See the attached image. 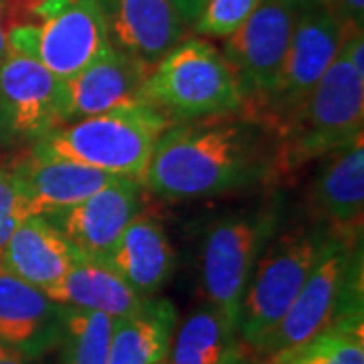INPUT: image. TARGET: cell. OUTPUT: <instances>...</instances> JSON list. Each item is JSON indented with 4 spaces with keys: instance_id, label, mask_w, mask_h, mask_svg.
<instances>
[{
    "instance_id": "cell-26",
    "label": "cell",
    "mask_w": 364,
    "mask_h": 364,
    "mask_svg": "<svg viewBox=\"0 0 364 364\" xmlns=\"http://www.w3.org/2000/svg\"><path fill=\"white\" fill-rule=\"evenodd\" d=\"M37 210L26 196L13 162L0 164V253L11 235Z\"/></svg>"
},
{
    "instance_id": "cell-15",
    "label": "cell",
    "mask_w": 364,
    "mask_h": 364,
    "mask_svg": "<svg viewBox=\"0 0 364 364\" xmlns=\"http://www.w3.org/2000/svg\"><path fill=\"white\" fill-rule=\"evenodd\" d=\"M63 306L0 265V344L28 360L59 346Z\"/></svg>"
},
{
    "instance_id": "cell-32",
    "label": "cell",
    "mask_w": 364,
    "mask_h": 364,
    "mask_svg": "<svg viewBox=\"0 0 364 364\" xmlns=\"http://www.w3.org/2000/svg\"><path fill=\"white\" fill-rule=\"evenodd\" d=\"M291 2H298V4H306V2H312V0H291Z\"/></svg>"
},
{
    "instance_id": "cell-19",
    "label": "cell",
    "mask_w": 364,
    "mask_h": 364,
    "mask_svg": "<svg viewBox=\"0 0 364 364\" xmlns=\"http://www.w3.org/2000/svg\"><path fill=\"white\" fill-rule=\"evenodd\" d=\"M81 255L47 217H28L6 241L0 265L31 286L49 291Z\"/></svg>"
},
{
    "instance_id": "cell-28",
    "label": "cell",
    "mask_w": 364,
    "mask_h": 364,
    "mask_svg": "<svg viewBox=\"0 0 364 364\" xmlns=\"http://www.w3.org/2000/svg\"><path fill=\"white\" fill-rule=\"evenodd\" d=\"M338 18L348 26L364 28V0H326Z\"/></svg>"
},
{
    "instance_id": "cell-33",
    "label": "cell",
    "mask_w": 364,
    "mask_h": 364,
    "mask_svg": "<svg viewBox=\"0 0 364 364\" xmlns=\"http://www.w3.org/2000/svg\"><path fill=\"white\" fill-rule=\"evenodd\" d=\"M160 364H168V360H164V363H160Z\"/></svg>"
},
{
    "instance_id": "cell-12",
    "label": "cell",
    "mask_w": 364,
    "mask_h": 364,
    "mask_svg": "<svg viewBox=\"0 0 364 364\" xmlns=\"http://www.w3.org/2000/svg\"><path fill=\"white\" fill-rule=\"evenodd\" d=\"M142 195L140 181L117 178L77 205L47 215V219L81 255L102 259L142 210Z\"/></svg>"
},
{
    "instance_id": "cell-30",
    "label": "cell",
    "mask_w": 364,
    "mask_h": 364,
    "mask_svg": "<svg viewBox=\"0 0 364 364\" xmlns=\"http://www.w3.org/2000/svg\"><path fill=\"white\" fill-rule=\"evenodd\" d=\"M0 364H43V358L41 360H28L25 356H21L18 352L0 344Z\"/></svg>"
},
{
    "instance_id": "cell-3",
    "label": "cell",
    "mask_w": 364,
    "mask_h": 364,
    "mask_svg": "<svg viewBox=\"0 0 364 364\" xmlns=\"http://www.w3.org/2000/svg\"><path fill=\"white\" fill-rule=\"evenodd\" d=\"M287 208L286 193L272 188L259 200L215 217L203 231L198 249L203 298L235 326L249 277L265 245L287 221Z\"/></svg>"
},
{
    "instance_id": "cell-11",
    "label": "cell",
    "mask_w": 364,
    "mask_h": 364,
    "mask_svg": "<svg viewBox=\"0 0 364 364\" xmlns=\"http://www.w3.org/2000/svg\"><path fill=\"white\" fill-rule=\"evenodd\" d=\"M59 87L39 61L9 47L0 59V144H35L61 126Z\"/></svg>"
},
{
    "instance_id": "cell-8",
    "label": "cell",
    "mask_w": 364,
    "mask_h": 364,
    "mask_svg": "<svg viewBox=\"0 0 364 364\" xmlns=\"http://www.w3.org/2000/svg\"><path fill=\"white\" fill-rule=\"evenodd\" d=\"M6 43L59 81L77 75L112 47L97 0H49L45 16L11 28Z\"/></svg>"
},
{
    "instance_id": "cell-21",
    "label": "cell",
    "mask_w": 364,
    "mask_h": 364,
    "mask_svg": "<svg viewBox=\"0 0 364 364\" xmlns=\"http://www.w3.org/2000/svg\"><path fill=\"white\" fill-rule=\"evenodd\" d=\"M168 364H255L237 326L215 306L203 304L176 324Z\"/></svg>"
},
{
    "instance_id": "cell-5",
    "label": "cell",
    "mask_w": 364,
    "mask_h": 364,
    "mask_svg": "<svg viewBox=\"0 0 364 364\" xmlns=\"http://www.w3.org/2000/svg\"><path fill=\"white\" fill-rule=\"evenodd\" d=\"M364 71L342 53L326 69L306 102L277 130L279 178L294 174L363 136Z\"/></svg>"
},
{
    "instance_id": "cell-27",
    "label": "cell",
    "mask_w": 364,
    "mask_h": 364,
    "mask_svg": "<svg viewBox=\"0 0 364 364\" xmlns=\"http://www.w3.org/2000/svg\"><path fill=\"white\" fill-rule=\"evenodd\" d=\"M47 2L49 0H0V18L4 31L9 33L14 26L37 23Z\"/></svg>"
},
{
    "instance_id": "cell-1",
    "label": "cell",
    "mask_w": 364,
    "mask_h": 364,
    "mask_svg": "<svg viewBox=\"0 0 364 364\" xmlns=\"http://www.w3.org/2000/svg\"><path fill=\"white\" fill-rule=\"evenodd\" d=\"M279 184L277 130L249 109L170 124L142 178L144 193L172 203Z\"/></svg>"
},
{
    "instance_id": "cell-23",
    "label": "cell",
    "mask_w": 364,
    "mask_h": 364,
    "mask_svg": "<svg viewBox=\"0 0 364 364\" xmlns=\"http://www.w3.org/2000/svg\"><path fill=\"white\" fill-rule=\"evenodd\" d=\"M114 318L100 312L63 306L61 364H107Z\"/></svg>"
},
{
    "instance_id": "cell-16",
    "label": "cell",
    "mask_w": 364,
    "mask_h": 364,
    "mask_svg": "<svg viewBox=\"0 0 364 364\" xmlns=\"http://www.w3.org/2000/svg\"><path fill=\"white\" fill-rule=\"evenodd\" d=\"M102 261L146 299L156 298L176 269V253L162 223L144 208Z\"/></svg>"
},
{
    "instance_id": "cell-7",
    "label": "cell",
    "mask_w": 364,
    "mask_h": 364,
    "mask_svg": "<svg viewBox=\"0 0 364 364\" xmlns=\"http://www.w3.org/2000/svg\"><path fill=\"white\" fill-rule=\"evenodd\" d=\"M142 100L170 124L235 114L245 107L231 65L213 43L200 37L182 39L150 67Z\"/></svg>"
},
{
    "instance_id": "cell-10",
    "label": "cell",
    "mask_w": 364,
    "mask_h": 364,
    "mask_svg": "<svg viewBox=\"0 0 364 364\" xmlns=\"http://www.w3.org/2000/svg\"><path fill=\"white\" fill-rule=\"evenodd\" d=\"M299 9L301 4L291 0H261L247 21L225 39L221 53L243 93V109L257 112L275 87Z\"/></svg>"
},
{
    "instance_id": "cell-2",
    "label": "cell",
    "mask_w": 364,
    "mask_h": 364,
    "mask_svg": "<svg viewBox=\"0 0 364 364\" xmlns=\"http://www.w3.org/2000/svg\"><path fill=\"white\" fill-rule=\"evenodd\" d=\"M363 229H334L284 318L251 350L253 363L282 364L330 324L363 316Z\"/></svg>"
},
{
    "instance_id": "cell-25",
    "label": "cell",
    "mask_w": 364,
    "mask_h": 364,
    "mask_svg": "<svg viewBox=\"0 0 364 364\" xmlns=\"http://www.w3.org/2000/svg\"><path fill=\"white\" fill-rule=\"evenodd\" d=\"M259 4L261 0H205L193 28L198 37L227 39Z\"/></svg>"
},
{
    "instance_id": "cell-4",
    "label": "cell",
    "mask_w": 364,
    "mask_h": 364,
    "mask_svg": "<svg viewBox=\"0 0 364 364\" xmlns=\"http://www.w3.org/2000/svg\"><path fill=\"white\" fill-rule=\"evenodd\" d=\"M168 126L156 107L138 102L61 124L28 150L142 182L158 138Z\"/></svg>"
},
{
    "instance_id": "cell-13",
    "label": "cell",
    "mask_w": 364,
    "mask_h": 364,
    "mask_svg": "<svg viewBox=\"0 0 364 364\" xmlns=\"http://www.w3.org/2000/svg\"><path fill=\"white\" fill-rule=\"evenodd\" d=\"M109 45L148 67L188 37L191 26L170 0H97Z\"/></svg>"
},
{
    "instance_id": "cell-17",
    "label": "cell",
    "mask_w": 364,
    "mask_h": 364,
    "mask_svg": "<svg viewBox=\"0 0 364 364\" xmlns=\"http://www.w3.org/2000/svg\"><path fill=\"white\" fill-rule=\"evenodd\" d=\"M322 166L310 184L312 217L332 229H363L364 213V140L354 142L320 158Z\"/></svg>"
},
{
    "instance_id": "cell-18",
    "label": "cell",
    "mask_w": 364,
    "mask_h": 364,
    "mask_svg": "<svg viewBox=\"0 0 364 364\" xmlns=\"http://www.w3.org/2000/svg\"><path fill=\"white\" fill-rule=\"evenodd\" d=\"M11 162L37 215L43 217L73 207L119 178L71 160L41 156L31 150Z\"/></svg>"
},
{
    "instance_id": "cell-20",
    "label": "cell",
    "mask_w": 364,
    "mask_h": 364,
    "mask_svg": "<svg viewBox=\"0 0 364 364\" xmlns=\"http://www.w3.org/2000/svg\"><path fill=\"white\" fill-rule=\"evenodd\" d=\"M45 294L61 306L105 314L114 320L140 312L148 301L105 261L85 255H79L65 277Z\"/></svg>"
},
{
    "instance_id": "cell-14",
    "label": "cell",
    "mask_w": 364,
    "mask_h": 364,
    "mask_svg": "<svg viewBox=\"0 0 364 364\" xmlns=\"http://www.w3.org/2000/svg\"><path fill=\"white\" fill-rule=\"evenodd\" d=\"M150 67L109 47L77 75L61 81L59 105L63 124L104 114L114 107L138 104Z\"/></svg>"
},
{
    "instance_id": "cell-24",
    "label": "cell",
    "mask_w": 364,
    "mask_h": 364,
    "mask_svg": "<svg viewBox=\"0 0 364 364\" xmlns=\"http://www.w3.org/2000/svg\"><path fill=\"white\" fill-rule=\"evenodd\" d=\"M282 364H364V316L330 324Z\"/></svg>"
},
{
    "instance_id": "cell-29",
    "label": "cell",
    "mask_w": 364,
    "mask_h": 364,
    "mask_svg": "<svg viewBox=\"0 0 364 364\" xmlns=\"http://www.w3.org/2000/svg\"><path fill=\"white\" fill-rule=\"evenodd\" d=\"M170 2L176 6V11L182 14V18L186 21V25L191 28L195 25L196 16H198L203 4H205V0H170Z\"/></svg>"
},
{
    "instance_id": "cell-31",
    "label": "cell",
    "mask_w": 364,
    "mask_h": 364,
    "mask_svg": "<svg viewBox=\"0 0 364 364\" xmlns=\"http://www.w3.org/2000/svg\"><path fill=\"white\" fill-rule=\"evenodd\" d=\"M9 49V43H6V31H4V25H2V18H0V59L2 55Z\"/></svg>"
},
{
    "instance_id": "cell-6",
    "label": "cell",
    "mask_w": 364,
    "mask_h": 364,
    "mask_svg": "<svg viewBox=\"0 0 364 364\" xmlns=\"http://www.w3.org/2000/svg\"><path fill=\"white\" fill-rule=\"evenodd\" d=\"M332 227L318 219L289 223L273 235L249 277L239 308L237 332L249 352L265 338L287 308L322 255Z\"/></svg>"
},
{
    "instance_id": "cell-22",
    "label": "cell",
    "mask_w": 364,
    "mask_h": 364,
    "mask_svg": "<svg viewBox=\"0 0 364 364\" xmlns=\"http://www.w3.org/2000/svg\"><path fill=\"white\" fill-rule=\"evenodd\" d=\"M178 312L168 298H150L140 312L116 318L107 364H160L168 360Z\"/></svg>"
},
{
    "instance_id": "cell-9",
    "label": "cell",
    "mask_w": 364,
    "mask_h": 364,
    "mask_svg": "<svg viewBox=\"0 0 364 364\" xmlns=\"http://www.w3.org/2000/svg\"><path fill=\"white\" fill-rule=\"evenodd\" d=\"M344 33L346 25L326 0L301 4L279 79L265 104L253 114H259L279 130L336 59Z\"/></svg>"
}]
</instances>
